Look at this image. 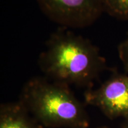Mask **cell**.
<instances>
[{
    "label": "cell",
    "instance_id": "6da1fadb",
    "mask_svg": "<svg viewBox=\"0 0 128 128\" xmlns=\"http://www.w3.org/2000/svg\"><path fill=\"white\" fill-rule=\"evenodd\" d=\"M46 45L39 56V65L54 81L88 87L108 69L106 60L97 46L70 31L58 30Z\"/></svg>",
    "mask_w": 128,
    "mask_h": 128
},
{
    "label": "cell",
    "instance_id": "7a4b0ae2",
    "mask_svg": "<svg viewBox=\"0 0 128 128\" xmlns=\"http://www.w3.org/2000/svg\"><path fill=\"white\" fill-rule=\"evenodd\" d=\"M19 101L44 127L88 128L87 111L68 86L35 77L26 82Z\"/></svg>",
    "mask_w": 128,
    "mask_h": 128
},
{
    "label": "cell",
    "instance_id": "3957f363",
    "mask_svg": "<svg viewBox=\"0 0 128 128\" xmlns=\"http://www.w3.org/2000/svg\"><path fill=\"white\" fill-rule=\"evenodd\" d=\"M40 8L56 23L71 28L93 24L104 12L103 0H36Z\"/></svg>",
    "mask_w": 128,
    "mask_h": 128
},
{
    "label": "cell",
    "instance_id": "277c9868",
    "mask_svg": "<svg viewBox=\"0 0 128 128\" xmlns=\"http://www.w3.org/2000/svg\"><path fill=\"white\" fill-rule=\"evenodd\" d=\"M86 104L98 108L110 119H128V76L115 72L96 89L84 94Z\"/></svg>",
    "mask_w": 128,
    "mask_h": 128
},
{
    "label": "cell",
    "instance_id": "5b68a950",
    "mask_svg": "<svg viewBox=\"0 0 128 128\" xmlns=\"http://www.w3.org/2000/svg\"><path fill=\"white\" fill-rule=\"evenodd\" d=\"M0 128H44L20 101L1 104Z\"/></svg>",
    "mask_w": 128,
    "mask_h": 128
},
{
    "label": "cell",
    "instance_id": "8992f818",
    "mask_svg": "<svg viewBox=\"0 0 128 128\" xmlns=\"http://www.w3.org/2000/svg\"><path fill=\"white\" fill-rule=\"evenodd\" d=\"M104 12L120 20H128V0H103Z\"/></svg>",
    "mask_w": 128,
    "mask_h": 128
},
{
    "label": "cell",
    "instance_id": "52a82bcc",
    "mask_svg": "<svg viewBox=\"0 0 128 128\" xmlns=\"http://www.w3.org/2000/svg\"><path fill=\"white\" fill-rule=\"evenodd\" d=\"M118 51L119 57L123 64L124 71L128 73V33L126 39L118 46Z\"/></svg>",
    "mask_w": 128,
    "mask_h": 128
},
{
    "label": "cell",
    "instance_id": "ba28073f",
    "mask_svg": "<svg viewBox=\"0 0 128 128\" xmlns=\"http://www.w3.org/2000/svg\"><path fill=\"white\" fill-rule=\"evenodd\" d=\"M122 128H128V119L124 120V124H123Z\"/></svg>",
    "mask_w": 128,
    "mask_h": 128
},
{
    "label": "cell",
    "instance_id": "9c48e42d",
    "mask_svg": "<svg viewBox=\"0 0 128 128\" xmlns=\"http://www.w3.org/2000/svg\"><path fill=\"white\" fill-rule=\"evenodd\" d=\"M94 128H108V126H98V127H96Z\"/></svg>",
    "mask_w": 128,
    "mask_h": 128
}]
</instances>
